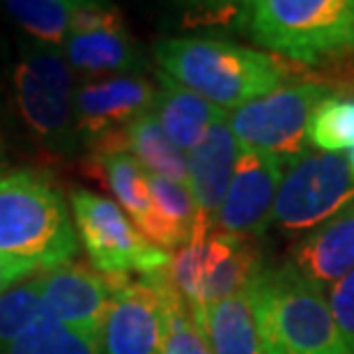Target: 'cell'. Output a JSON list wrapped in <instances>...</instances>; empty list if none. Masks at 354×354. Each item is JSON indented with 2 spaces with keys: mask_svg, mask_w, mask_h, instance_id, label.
Returning a JSON list of instances; mask_svg holds the SVG:
<instances>
[{
  "mask_svg": "<svg viewBox=\"0 0 354 354\" xmlns=\"http://www.w3.org/2000/svg\"><path fill=\"white\" fill-rule=\"evenodd\" d=\"M152 55L161 74L223 111L274 92L290 72L265 51L212 37L159 39Z\"/></svg>",
  "mask_w": 354,
  "mask_h": 354,
  "instance_id": "6da1fadb",
  "label": "cell"
},
{
  "mask_svg": "<svg viewBox=\"0 0 354 354\" xmlns=\"http://www.w3.org/2000/svg\"><path fill=\"white\" fill-rule=\"evenodd\" d=\"M76 251L79 232L51 177L35 168L0 177V260L48 272L67 265Z\"/></svg>",
  "mask_w": 354,
  "mask_h": 354,
  "instance_id": "7a4b0ae2",
  "label": "cell"
},
{
  "mask_svg": "<svg viewBox=\"0 0 354 354\" xmlns=\"http://www.w3.org/2000/svg\"><path fill=\"white\" fill-rule=\"evenodd\" d=\"M265 354H352L327 292L292 263L265 267L249 286Z\"/></svg>",
  "mask_w": 354,
  "mask_h": 354,
  "instance_id": "3957f363",
  "label": "cell"
},
{
  "mask_svg": "<svg viewBox=\"0 0 354 354\" xmlns=\"http://www.w3.org/2000/svg\"><path fill=\"white\" fill-rule=\"evenodd\" d=\"M242 28L267 51L292 62L320 65L354 53V0L244 3Z\"/></svg>",
  "mask_w": 354,
  "mask_h": 354,
  "instance_id": "277c9868",
  "label": "cell"
},
{
  "mask_svg": "<svg viewBox=\"0 0 354 354\" xmlns=\"http://www.w3.org/2000/svg\"><path fill=\"white\" fill-rule=\"evenodd\" d=\"M260 269L256 244L198 221L189 242L171 256L166 276L189 308H201L246 295Z\"/></svg>",
  "mask_w": 354,
  "mask_h": 354,
  "instance_id": "5b68a950",
  "label": "cell"
},
{
  "mask_svg": "<svg viewBox=\"0 0 354 354\" xmlns=\"http://www.w3.org/2000/svg\"><path fill=\"white\" fill-rule=\"evenodd\" d=\"M69 205L76 232L95 272L111 281L129 279L131 274L154 281L168 272L173 253L152 244L115 201L76 187Z\"/></svg>",
  "mask_w": 354,
  "mask_h": 354,
  "instance_id": "8992f818",
  "label": "cell"
},
{
  "mask_svg": "<svg viewBox=\"0 0 354 354\" xmlns=\"http://www.w3.org/2000/svg\"><path fill=\"white\" fill-rule=\"evenodd\" d=\"M329 95V88L315 81L288 83L232 111L228 127L242 150L274 154L292 164L306 154L308 120Z\"/></svg>",
  "mask_w": 354,
  "mask_h": 354,
  "instance_id": "52a82bcc",
  "label": "cell"
},
{
  "mask_svg": "<svg viewBox=\"0 0 354 354\" xmlns=\"http://www.w3.org/2000/svg\"><path fill=\"white\" fill-rule=\"evenodd\" d=\"M354 203V175L348 157L306 152L283 173L272 221L286 232H310Z\"/></svg>",
  "mask_w": 354,
  "mask_h": 354,
  "instance_id": "ba28073f",
  "label": "cell"
},
{
  "mask_svg": "<svg viewBox=\"0 0 354 354\" xmlns=\"http://www.w3.org/2000/svg\"><path fill=\"white\" fill-rule=\"evenodd\" d=\"M111 281V279H109ZM113 295L102 327L104 354H166V274L154 281H111Z\"/></svg>",
  "mask_w": 354,
  "mask_h": 354,
  "instance_id": "9c48e42d",
  "label": "cell"
},
{
  "mask_svg": "<svg viewBox=\"0 0 354 354\" xmlns=\"http://www.w3.org/2000/svg\"><path fill=\"white\" fill-rule=\"evenodd\" d=\"M60 48L74 72L133 76L143 69V55L122 12L109 3L83 0L72 32Z\"/></svg>",
  "mask_w": 354,
  "mask_h": 354,
  "instance_id": "30bf717a",
  "label": "cell"
},
{
  "mask_svg": "<svg viewBox=\"0 0 354 354\" xmlns=\"http://www.w3.org/2000/svg\"><path fill=\"white\" fill-rule=\"evenodd\" d=\"M157 86L143 76H111L79 86L74 115L79 143L90 152L122 136L124 129L154 109Z\"/></svg>",
  "mask_w": 354,
  "mask_h": 354,
  "instance_id": "8fae6325",
  "label": "cell"
},
{
  "mask_svg": "<svg viewBox=\"0 0 354 354\" xmlns=\"http://www.w3.org/2000/svg\"><path fill=\"white\" fill-rule=\"evenodd\" d=\"M283 166L274 154L239 150L235 173L216 214V230L235 237L263 235L272 223Z\"/></svg>",
  "mask_w": 354,
  "mask_h": 354,
  "instance_id": "7c38bea8",
  "label": "cell"
},
{
  "mask_svg": "<svg viewBox=\"0 0 354 354\" xmlns=\"http://www.w3.org/2000/svg\"><path fill=\"white\" fill-rule=\"evenodd\" d=\"M111 295V281L83 265L67 263L41 272V308L62 327L102 334Z\"/></svg>",
  "mask_w": 354,
  "mask_h": 354,
  "instance_id": "4fadbf2b",
  "label": "cell"
},
{
  "mask_svg": "<svg viewBox=\"0 0 354 354\" xmlns=\"http://www.w3.org/2000/svg\"><path fill=\"white\" fill-rule=\"evenodd\" d=\"M14 102L28 129L46 150L55 154H72L79 147L74 102L44 86L24 62H17L12 72Z\"/></svg>",
  "mask_w": 354,
  "mask_h": 354,
  "instance_id": "5bb4252c",
  "label": "cell"
},
{
  "mask_svg": "<svg viewBox=\"0 0 354 354\" xmlns=\"http://www.w3.org/2000/svg\"><path fill=\"white\" fill-rule=\"evenodd\" d=\"M290 263L327 292L345 279L354 269V203L295 242Z\"/></svg>",
  "mask_w": 354,
  "mask_h": 354,
  "instance_id": "9a60e30c",
  "label": "cell"
},
{
  "mask_svg": "<svg viewBox=\"0 0 354 354\" xmlns=\"http://www.w3.org/2000/svg\"><path fill=\"white\" fill-rule=\"evenodd\" d=\"M237 154L239 145L232 136L228 120L212 127L207 136L187 154V184L198 205V218L212 228H216V214L235 173Z\"/></svg>",
  "mask_w": 354,
  "mask_h": 354,
  "instance_id": "2e32d148",
  "label": "cell"
},
{
  "mask_svg": "<svg viewBox=\"0 0 354 354\" xmlns=\"http://www.w3.org/2000/svg\"><path fill=\"white\" fill-rule=\"evenodd\" d=\"M152 113L157 115L166 136L180 147L182 152H191L214 124L228 120V111L209 104L196 92L182 88L180 83L168 79L157 69V99Z\"/></svg>",
  "mask_w": 354,
  "mask_h": 354,
  "instance_id": "e0dca14e",
  "label": "cell"
},
{
  "mask_svg": "<svg viewBox=\"0 0 354 354\" xmlns=\"http://www.w3.org/2000/svg\"><path fill=\"white\" fill-rule=\"evenodd\" d=\"M191 315L212 354H265L249 295L228 297L207 306L191 308Z\"/></svg>",
  "mask_w": 354,
  "mask_h": 354,
  "instance_id": "ac0fdd59",
  "label": "cell"
},
{
  "mask_svg": "<svg viewBox=\"0 0 354 354\" xmlns=\"http://www.w3.org/2000/svg\"><path fill=\"white\" fill-rule=\"evenodd\" d=\"M154 218L145 237L164 251H177L194 235L198 225V205L187 184L147 173Z\"/></svg>",
  "mask_w": 354,
  "mask_h": 354,
  "instance_id": "d6986e66",
  "label": "cell"
},
{
  "mask_svg": "<svg viewBox=\"0 0 354 354\" xmlns=\"http://www.w3.org/2000/svg\"><path fill=\"white\" fill-rule=\"evenodd\" d=\"M90 159L95 161L99 177L106 182L111 194L115 196V201L124 209V214L145 235L152 225L154 207L150 189H147V173L143 171V166L124 150L90 154Z\"/></svg>",
  "mask_w": 354,
  "mask_h": 354,
  "instance_id": "ffe728a7",
  "label": "cell"
},
{
  "mask_svg": "<svg viewBox=\"0 0 354 354\" xmlns=\"http://www.w3.org/2000/svg\"><path fill=\"white\" fill-rule=\"evenodd\" d=\"M124 150L143 166L145 173L166 177V180L180 184L189 182L187 154L166 136L154 113H147V115L138 118L136 122L127 127Z\"/></svg>",
  "mask_w": 354,
  "mask_h": 354,
  "instance_id": "44dd1931",
  "label": "cell"
},
{
  "mask_svg": "<svg viewBox=\"0 0 354 354\" xmlns=\"http://www.w3.org/2000/svg\"><path fill=\"white\" fill-rule=\"evenodd\" d=\"M81 5L83 0H7L3 12L35 41L60 48L72 32Z\"/></svg>",
  "mask_w": 354,
  "mask_h": 354,
  "instance_id": "7402d4cb",
  "label": "cell"
},
{
  "mask_svg": "<svg viewBox=\"0 0 354 354\" xmlns=\"http://www.w3.org/2000/svg\"><path fill=\"white\" fill-rule=\"evenodd\" d=\"M306 138L324 152L354 150V97L329 95L308 120Z\"/></svg>",
  "mask_w": 354,
  "mask_h": 354,
  "instance_id": "603a6c76",
  "label": "cell"
},
{
  "mask_svg": "<svg viewBox=\"0 0 354 354\" xmlns=\"http://www.w3.org/2000/svg\"><path fill=\"white\" fill-rule=\"evenodd\" d=\"M41 313V274L32 276L0 297V354L19 341Z\"/></svg>",
  "mask_w": 354,
  "mask_h": 354,
  "instance_id": "cb8c5ba5",
  "label": "cell"
},
{
  "mask_svg": "<svg viewBox=\"0 0 354 354\" xmlns=\"http://www.w3.org/2000/svg\"><path fill=\"white\" fill-rule=\"evenodd\" d=\"M166 301H168V338L166 354H212L207 341L191 315L189 304L175 292L166 276Z\"/></svg>",
  "mask_w": 354,
  "mask_h": 354,
  "instance_id": "d4e9b609",
  "label": "cell"
},
{
  "mask_svg": "<svg viewBox=\"0 0 354 354\" xmlns=\"http://www.w3.org/2000/svg\"><path fill=\"white\" fill-rule=\"evenodd\" d=\"M62 324L41 308L39 317L30 324V329L12 345L7 354H55L58 352V336Z\"/></svg>",
  "mask_w": 354,
  "mask_h": 354,
  "instance_id": "484cf974",
  "label": "cell"
},
{
  "mask_svg": "<svg viewBox=\"0 0 354 354\" xmlns=\"http://www.w3.org/2000/svg\"><path fill=\"white\" fill-rule=\"evenodd\" d=\"M327 299L338 329H341L350 352L354 354V269L345 279L338 281L334 288H329Z\"/></svg>",
  "mask_w": 354,
  "mask_h": 354,
  "instance_id": "4316f807",
  "label": "cell"
},
{
  "mask_svg": "<svg viewBox=\"0 0 354 354\" xmlns=\"http://www.w3.org/2000/svg\"><path fill=\"white\" fill-rule=\"evenodd\" d=\"M55 354H104L102 352V334H97V331L60 327L58 352Z\"/></svg>",
  "mask_w": 354,
  "mask_h": 354,
  "instance_id": "83f0119b",
  "label": "cell"
},
{
  "mask_svg": "<svg viewBox=\"0 0 354 354\" xmlns=\"http://www.w3.org/2000/svg\"><path fill=\"white\" fill-rule=\"evenodd\" d=\"M35 272L28 267H21L17 263H10V260H0V297H3L7 290H12L14 286H19L21 281L32 276Z\"/></svg>",
  "mask_w": 354,
  "mask_h": 354,
  "instance_id": "f1b7e54d",
  "label": "cell"
},
{
  "mask_svg": "<svg viewBox=\"0 0 354 354\" xmlns=\"http://www.w3.org/2000/svg\"><path fill=\"white\" fill-rule=\"evenodd\" d=\"M7 154H5V143H3V136H0V177L7 175Z\"/></svg>",
  "mask_w": 354,
  "mask_h": 354,
  "instance_id": "f546056e",
  "label": "cell"
},
{
  "mask_svg": "<svg viewBox=\"0 0 354 354\" xmlns=\"http://www.w3.org/2000/svg\"><path fill=\"white\" fill-rule=\"evenodd\" d=\"M348 164H350V171L354 175V150H350V154H348Z\"/></svg>",
  "mask_w": 354,
  "mask_h": 354,
  "instance_id": "4dcf8cb0",
  "label": "cell"
}]
</instances>
